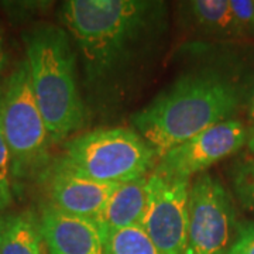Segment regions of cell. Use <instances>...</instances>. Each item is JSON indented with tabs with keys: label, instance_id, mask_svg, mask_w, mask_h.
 Here are the masks:
<instances>
[{
	"label": "cell",
	"instance_id": "obj_1",
	"mask_svg": "<svg viewBox=\"0 0 254 254\" xmlns=\"http://www.w3.org/2000/svg\"><path fill=\"white\" fill-rule=\"evenodd\" d=\"M60 18L78 50L85 89L99 103L123 99L168 31L167 3L157 0H68Z\"/></svg>",
	"mask_w": 254,
	"mask_h": 254
},
{
	"label": "cell",
	"instance_id": "obj_2",
	"mask_svg": "<svg viewBox=\"0 0 254 254\" xmlns=\"http://www.w3.org/2000/svg\"><path fill=\"white\" fill-rule=\"evenodd\" d=\"M239 99L236 86L220 73L190 71L136 112L131 123L160 160L190 137L230 119Z\"/></svg>",
	"mask_w": 254,
	"mask_h": 254
},
{
	"label": "cell",
	"instance_id": "obj_3",
	"mask_svg": "<svg viewBox=\"0 0 254 254\" xmlns=\"http://www.w3.org/2000/svg\"><path fill=\"white\" fill-rule=\"evenodd\" d=\"M23 41L37 105L51 143H61L86 120L72 40L64 27L41 23L27 30Z\"/></svg>",
	"mask_w": 254,
	"mask_h": 254
},
{
	"label": "cell",
	"instance_id": "obj_4",
	"mask_svg": "<svg viewBox=\"0 0 254 254\" xmlns=\"http://www.w3.org/2000/svg\"><path fill=\"white\" fill-rule=\"evenodd\" d=\"M0 120L11 157L14 185L40 181L51 163V138L37 105L26 60L16 64L1 85Z\"/></svg>",
	"mask_w": 254,
	"mask_h": 254
},
{
	"label": "cell",
	"instance_id": "obj_5",
	"mask_svg": "<svg viewBox=\"0 0 254 254\" xmlns=\"http://www.w3.org/2000/svg\"><path fill=\"white\" fill-rule=\"evenodd\" d=\"M60 165L105 184H126L148 177L158 161L136 130L110 127L73 136L64 143Z\"/></svg>",
	"mask_w": 254,
	"mask_h": 254
},
{
	"label": "cell",
	"instance_id": "obj_6",
	"mask_svg": "<svg viewBox=\"0 0 254 254\" xmlns=\"http://www.w3.org/2000/svg\"><path fill=\"white\" fill-rule=\"evenodd\" d=\"M235 205L216 177L205 173L190 182L187 254H227L237 235Z\"/></svg>",
	"mask_w": 254,
	"mask_h": 254
},
{
	"label": "cell",
	"instance_id": "obj_7",
	"mask_svg": "<svg viewBox=\"0 0 254 254\" xmlns=\"http://www.w3.org/2000/svg\"><path fill=\"white\" fill-rule=\"evenodd\" d=\"M247 140L249 130L245 125L227 119L171 148L157 161L151 173L168 180L190 181L213 164L237 153Z\"/></svg>",
	"mask_w": 254,
	"mask_h": 254
},
{
	"label": "cell",
	"instance_id": "obj_8",
	"mask_svg": "<svg viewBox=\"0 0 254 254\" xmlns=\"http://www.w3.org/2000/svg\"><path fill=\"white\" fill-rule=\"evenodd\" d=\"M190 181L150 173L141 227L161 254H187Z\"/></svg>",
	"mask_w": 254,
	"mask_h": 254
},
{
	"label": "cell",
	"instance_id": "obj_9",
	"mask_svg": "<svg viewBox=\"0 0 254 254\" xmlns=\"http://www.w3.org/2000/svg\"><path fill=\"white\" fill-rule=\"evenodd\" d=\"M40 181L50 206L79 218L96 219L118 184H105L76 174L51 160ZM120 185V184H119Z\"/></svg>",
	"mask_w": 254,
	"mask_h": 254
},
{
	"label": "cell",
	"instance_id": "obj_10",
	"mask_svg": "<svg viewBox=\"0 0 254 254\" xmlns=\"http://www.w3.org/2000/svg\"><path fill=\"white\" fill-rule=\"evenodd\" d=\"M40 223L50 254H106L103 230L92 219L72 216L44 205Z\"/></svg>",
	"mask_w": 254,
	"mask_h": 254
},
{
	"label": "cell",
	"instance_id": "obj_11",
	"mask_svg": "<svg viewBox=\"0 0 254 254\" xmlns=\"http://www.w3.org/2000/svg\"><path fill=\"white\" fill-rule=\"evenodd\" d=\"M147 178L120 184L112 192L96 219L103 233L141 226L147 208Z\"/></svg>",
	"mask_w": 254,
	"mask_h": 254
},
{
	"label": "cell",
	"instance_id": "obj_12",
	"mask_svg": "<svg viewBox=\"0 0 254 254\" xmlns=\"http://www.w3.org/2000/svg\"><path fill=\"white\" fill-rule=\"evenodd\" d=\"M181 18L190 31L213 38L240 37L230 0H190L180 3Z\"/></svg>",
	"mask_w": 254,
	"mask_h": 254
},
{
	"label": "cell",
	"instance_id": "obj_13",
	"mask_svg": "<svg viewBox=\"0 0 254 254\" xmlns=\"http://www.w3.org/2000/svg\"><path fill=\"white\" fill-rule=\"evenodd\" d=\"M40 215L33 210L0 215V254H41Z\"/></svg>",
	"mask_w": 254,
	"mask_h": 254
},
{
	"label": "cell",
	"instance_id": "obj_14",
	"mask_svg": "<svg viewBox=\"0 0 254 254\" xmlns=\"http://www.w3.org/2000/svg\"><path fill=\"white\" fill-rule=\"evenodd\" d=\"M106 254H161L141 226L106 232Z\"/></svg>",
	"mask_w": 254,
	"mask_h": 254
},
{
	"label": "cell",
	"instance_id": "obj_15",
	"mask_svg": "<svg viewBox=\"0 0 254 254\" xmlns=\"http://www.w3.org/2000/svg\"><path fill=\"white\" fill-rule=\"evenodd\" d=\"M232 187L239 203L254 213V157L237 161L232 170Z\"/></svg>",
	"mask_w": 254,
	"mask_h": 254
},
{
	"label": "cell",
	"instance_id": "obj_16",
	"mask_svg": "<svg viewBox=\"0 0 254 254\" xmlns=\"http://www.w3.org/2000/svg\"><path fill=\"white\" fill-rule=\"evenodd\" d=\"M0 102H1V85H0ZM14 190L16 185L11 173V157L3 136L1 120H0V215H3V212L13 205Z\"/></svg>",
	"mask_w": 254,
	"mask_h": 254
},
{
	"label": "cell",
	"instance_id": "obj_17",
	"mask_svg": "<svg viewBox=\"0 0 254 254\" xmlns=\"http://www.w3.org/2000/svg\"><path fill=\"white\" fill-rule=\"evenodd\" d=\"M240 37H254V0H230Z\"/></svg>",
	"mask_w": 254,
	"mask_h": 254
},
{
	"label": "cell",
	"instance_id": "obj_18",
	"mask_svg": "<svg viewBox=\"0 0 254 254\" xmlns=\"http://www.w3.org/2000/svg\"><path fill=\"white\" fill-rule=\"evenodd\" d=\"M227 254H254V223H239L237 235Z\"/></svg>",
	"mask_w": 254,
	"mask_h": 254
},
{
	"label": "cell",
	"instance_id": "obj_19",
	"mask_svg": "<svg viewBox=\"0 0 254 254\" xmlns=\"http://www.w3.org/2000/svg\"><path fill=\"white\" fill-rule=\"evenodd\" d=\"M3 64H4V53H3V46H1V40H0V73H1Z\"/></svg>",
	"mask_w": 254,
	"mask_h": 254
},
{
	"label": "cell",
	"instance_id": "obj_20",
	"mask_svg": "<svg viewBox=\"0 0 254 254\" xmlns=\"http://www.w3.org/2000/svg\"><path fill=\"white\" fill-rule=\"evenodd\" d=\"M249 116H250V120L253 122L254 125V96L252 99V103H250V109H249Z\"/></svg>",
	"mask_w": 254,
	"mask_h": 254
},
{
	"label": "cell",
	"instance_id": "obj_21",
	"mask_svg": "<svg viewBox=\"0 0 254 254\" xmlns=\"http://www.w3.org/2000/svg\"><path fill=\"white\" fill-rule=\"evenodd\" d=\"M249 140H254V125H252L249 130Z\"/></svg>",
	"mask_w": 254,
	"mask_h": 254
},
{
	"label": "cell",
	"instance_id": "obj_22",
	"mask_svg": "<svg viewBox=\"0 0 254 254\" xmlns=\"http://www.w3.org/2000/svg\"><path fill=\"white\" fill-rule=\"evenodd\" d=\"M249 141V147H250V150L254 153V140H247Z\"/></svg>",
	"mask_w": 254,
	"mask_h": 254
}]
</instances>
